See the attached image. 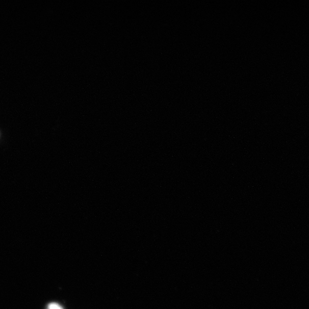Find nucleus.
<instances>
[{
  "mask_svg": "<svg viewBox=\"0 0 309 309\" xmlns=\"http://www.w3.org/2000/svg\"><path fill=\"white\" fill-rule=\"evenodd\" d=\"M48 309H64L62 306L57 303H51L48 306Z\"/></svg>",
  "mask_w": 309,
  "mask_h": 309,
  "instance_id": "f257e3e1",
  "label": "nucleus"
}]
</instances>
